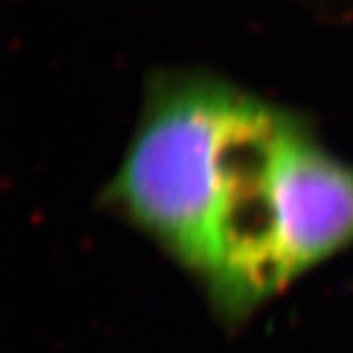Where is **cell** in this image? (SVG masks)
Returning a JSON list of instances; mask_svg holds the SVG:
<instances>
[{"label":"cell","mask_w":353,"mask_h":353,"mask_svg":"<svg viewBox=\"0 0 353 353\" xmlns=\"http://www.w3.org/2000/svg\"><path fill=\"white\" fill-rule=\"evenodd\" d=\"M239 83L203 66L147 74L121 160L98 207L198 279L217 188V151Z\"/></svg>","instance_id":"6da1fadb"},{"label":"cell","mask_w":353,"mask_h":353,"mask_svg":"<svg viewBox=\"0 0 353 353\" xmlns=\"http://www.w3.org/2000/svg\"><path fill=\"white\" fill-rule=\"evenodd\" d=\"M298 109L239 88L223 121L207 254L196 285L223 330L241 327L288 288L274 174Z\"/></svg>","instance_id":"7a4b0ae2"},{"label":"cell","mask_w":353,"mask_h":353,"mask_svg":"<svg viewBox=\"0 0 353 353\" xmlns=\"http://www.w3.org/2000/svg\"><path fill=\"white\" fill-rule=\"evenodd\" d=\"M274 194L283 274L292 288L353 247V164L321 143L302 111L283 137Z\"/></svg>","instance_id":"3957f363"}]
</instances>
